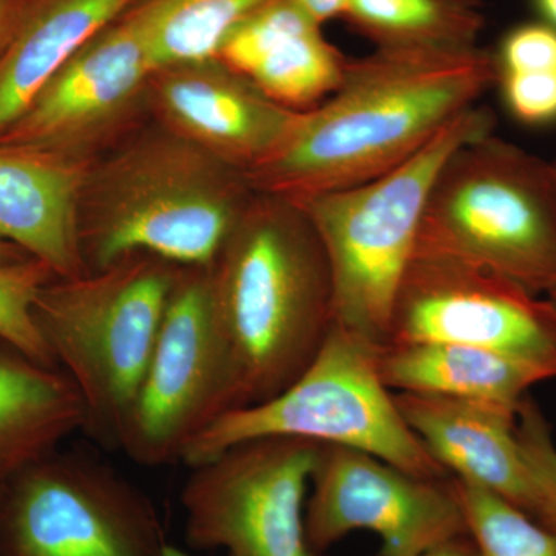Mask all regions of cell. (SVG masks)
I'll use <instances>...</instances> for the list:
<instances>
[{
    "label": "cell",
    "instance_id": "1",
    "mask_svg": "<svg viewBox=\"0 0 556 556\" xmlns=\"http://www.w3.org/2000/svg\"><path fill=\"white\" fill-rule=\"evenodd\" d=\"M496 54L376 49L348 60L338 90L300 112L265 163L247 174L260 193L299 200L396 169L497 86Z\"/></svg>",
    "mask_w": 556,
    "mask_h": 556
},
{
    "label": "cell",
    "instance_id": "2",
    "mask_svg": "<svg viewBox=\"0 0 556 556\" xmlns=\"http://www.w3.org/2000/svg\"><path fill=\"white\" fill-rule=\"evenodd\" d=\"M208 278L219 351L215 420L278 396L303 375L334 325V289L327 252L305 212L260 192L208 266Z\"/></svg>",
    "mask_w": 556,
    "mask_h": 556
},
{
    "label": "cell",
    "instance_id": "3",
    "mask_svg": "<svg viewBox=\"0 0 556 556\" xmlns=\"http://www.w3.org/2000/svg\"><path fill=\"white\" fill-rule=\"evenodd\" d=\"M255 190L247 175L166 129L91 167L80 201L87 273L134 254L208 268Z\"/></svg>",
    "mask_w": 556,
    "mask_h": 556
},
{
    "label": "cell",
    "instance_id": "4",
    "mask_svg": "<svg viewBox=\"0 0 556 556\" xmlns=\"http://www.w3.org/2000/svg\"><path fill=\"white\" fill-rule=\"evenodd\" d=\"M182 266L134 254L80 277H54L33 303L40 338L78 390L83 433L119 450Z\"/></svg>",
    "mask_w": 556,
    "mask_h": 556
},
{
    "label": "cell",
    "instance_id": "5",
    "mask_svg": "<svg viewBox=\"0 0 556 556\" xmlns=\"http://www.w3.org/2000/svg\"><path fill=\"white\" fill-rule=\"evenodd\" d=\"M496 116L473 105L396 169L334 192L292 200L327 252L336 324L383 345L391 308L412 262L428 197L445 161L485 135Z\"/></svg>",
    "mask_w": 556,
    "mask_h": 556
},
{
    "label": "cell",
    "instance_id": "6",
    "mask_svg": "<svg viewBox=\"0 0 556 556\" xmlns=\"http://www.w3.org/2000/svg\"><path fill=\"white\" fill-rule=\"evenodd\" d=\"M416 251L473 263L535 294L556 287V182L551 161L485 135L434 179Z\"/></svg>",
    "mask_w": 556,
    "mask_h": 556
},
{
    "label": "cell",
    "instance_id": "7",
    "mask_svg": "<svg viewBox=\"0 0 556 556\" xmlns=\"http://www.w3.org/2000/svg\"><path fill=\"white\" fill-rule=\"evenodd\" d=\"M379 346L334 321L292 386L263 404L217 417L190 441L182 463L193 467L240 442L287 437L362 450L416 477L448 479L380 378Z\"/></svg>",
    "mask_w": 556,
    "mask_h": 556
},
{
    "label": "cell",
    "instance_id": "8",
    "mask_svg": "<svg viewBox=\"0 0 556 556\" xmlns=\"http://www.w3.org/2000/svg\"><path fill=\"white\" fill-rule=\"evenodd\" d=\"M155 504L86 452L56 450L0 484V556H164Z\"/></svg>",
    "mask_w": 556,
    "mask_h": 556
},
{
    "label": "cell",
    "instance_id": "9",
    "mask_svg": "<svg viewBox=\"0 0 556 556\" xmlns=\"http://www.w3.org/2000/svg\"><path fill=\"white\" fill-rule=\"evenodd\" d=\"M318 445L251 439L190 467L179 495L189 546L226 556H320L305 530Z\"/></svg>",
    "mask_w": 556,
    "mask_h": 556
},
{
    "label": "cell",
    "instance_id": "10",
    "mask_svg": "<svg viewBox=\"0 0 556 556\" xmlns=\"http://www.w3.org/2000/svg\"><path fill=\"white\" fill-rule=\"evenodd\" d=\"M413 343L484 346L556 367V306L493 270L415 251L383 345Z\"/></svg>",
    "mask_w": 556,
    "mask_h": 556
},
{
    "label": "cell",
    "instance_id": "11",
    "mask_svg": "<svg viewBox=\"0 0 556 556\" xmlns=\"http://www.w3.org/2000/svg\"><path fill=\"white\" fill-rule=\"evenodd\" d=\"M450 478L416 477L362 450L320 444L305 507L309 546L321 555L368 530L379 536L380 556H416L470 535Z\"/></svg>",
    "mask_w": 556,
    "mask_h": 556
},
{
    "label": "cell",
    "instance_id": "12",
    "mask_svg": "<svg viewBox=\"0 0 556 556\" xmlns=\"http://www.w3.org/2000/svg\"><path fill=\"white\" fill-rule=\"evenodd\" d=\"M219 351L208 268H182L119 450L141 466L178 463L214 420Z\"/></svg>",
    "mask_w": 556,
    "mask_h": 556
},
{
    "label": "cell",
    "instance_id": "13",
    "mask_svg": "<svg viewBox=\"0 0 556 556\" xmlns=\"http://www.w3.org/2000/svg\"><path fill=\"white\" fill-rule=\"evenodd\" d=\"M153 75L141 28L127 10L51 75L0 142L87 160L129 118Z\"/></svg>",
    "mask_w": 556,
    "mask_h": 556
},
{
    "label": "cell",
    "instance_id": "14",
    "mask_svg": "<svg viewBox=\"0 0 556 556\" xmlns=\"http://www.w3.org/2000/svg\"><path fill=\"white\" fill-rule=\"evenodd\" d=\"M149 90L166 129L244 175L276 152L300 113L219 60L161 70Z\"/></svg>",
    "mask_w": 556,
    "mask_h": 556
},
{
    "label": "cell",
    "instance_id": "15",
    "mask_svg": "<svg viewBox=\"0 0 556 556\" xmlns=\"http://www.w3.org/2000/svg\"><path fill=\"white\" fill-rule=\"evenodd\" d=\"M394 402L453 478L489 490L535 519L536 486L519 445L518 413L427 393H394Z\"/></svg>",
    "mask_w": 556,
    "mask_h": 556
},
{
    "label": "cell",
    "instance_id": "16",
    "mask_svg": "<svg viewBox=\"0 0 556 556\" xmlns=\"http://www.w3.org/2000/svg\"><path fill=\"white\" fill-rule=\"evenodd\" d=\"M90 169L89 160L0 142V239L56 277L87 274L79 215Z\"/></svg>",
    "mask_w": 556,
    "mask_h": 556
},
{
    "label": "cell",
    "instance_id": "17",
    "mask_svg": "<svg viewBox=\"0 0 556 556\" xmlns=\"http://www.w3.org/2000/svg\"><path fill=\"white\" fill-rule=\"evenodd\" d=\"M217 60L295 112L331 97L348 61L292 0H268L252 11L225 40Z\"/></svg>",
    "mask_w": 556,
    "mask_h": 556
},
{
    "label": "cell",
    "instance_id": "18",
    "mask_svg": "<svg viewBox=\"0 0 556 556\" xmlns=\"http://www.w3.org/2000/svg\"><path fill=\"white\" fill-rule=\"evenodd\" d=\"M378 365L393 393L439 394L510 413L538 383L556 379L555 365L459 343L380 345Z\"/></svg>",
    "mask_w": 556,
    "mask_h": 556
},
{
    "label": "cell",
    "instance_id": "19",
    "mask_svg": "<svg viewBox=\"0 0 556 556\" xmlns=\"http://www.w3.org/2000/svg\"><path fill=\"white\" fill-rule=\"evenodd\" d=\"M83 426V402L68 376L0 338V484Z\"/></svg>",
    "mask_w": 556,
    "mask_h": 556
},
{
    "label": "cell",
    "instance_id": "20",
    "mask_svg": "<svg viewBox=\"0 0 556 556\" xmlns=\"http://www.w3.org/2000/svg\"><path fill=\"white\" fill-rule=\"evenodd\" d=\"M135 0H30L0 54V135L40 87L89 40L118 21Z\"/></svg>",
    "mask_w": 556,
    "mask_h": 556
},
{
    "label": "cell",
    "instance_id": "21",
    "mask_svg": "<svg viewBox=\"0 0 556 556\" xmlns=\"http://www.w3.org/2000/svg\"><path fill=\"white\" fill-rule=\"evenodd\" d=\"M343 17L376 49H473L484 27L482 0H348Z\"/></svg>",
    "mask_w": 556,
    "mask_h": 556
},
{
    "label": "cell",
    "instance_id": "22",
    "mask_svg": "<svg viewBox=\"0 0 556 556\" xmlns=\"http://www.w3.org/2000/svg\"><path fill=\"white\" fill-rule=\"evenodd\" d=\"M268 0H139L129 7L153 72L217 60L233 28Z\"/></svg>",
    "mask_w": 556,
    "mask_h": 556
},
{
    "label": "cell",
    "instance_id": "23",
    "mask_svg": "<svg viewBox=\"0 0 556 556\" xmlns=\"http://www.w3.org/2000/svg\"><path fill=\"white\" fill-rule=\"evenodd\" d=\"M479 556H556V533L481 486L450 478Z\"/></svg>",
    "mask_w": 556,
    "mask_h": 556
},
{
    "label": "cell",
    "instance_id": "24",
    "mask_svg": "<svg viewBox=\"0 0 556 556\" xmlns=\"http://www.w3.org/2000/svg\"><path fill=\"white\" fill-rule=\"evenodd\" d=\"M54 277L53 270L36 258L0 265V338L49 367L58 365L40 338L31 309L40 288Z\"/></svg>",
    "mask_w": 556,
    "mask_h": 556
},
{
    "label": "cell",
    "instance_id": "25",
    "mask_svg": "<svg viewBox=\"0 0 556 556\" xmlns=\"http://www.w3.org/2000/svg\"><path fill=\"white\" fill-rule=\"evenodd\" d=\"M517 434L536 486L535 521L556 533V445L546 417L530 394L519 407Z\"/></svg>",
    "mask_w": 556,
    "mask_h": 556
},
{
    "label": "cell",
    "instance_id": "26",
    "mask_svg": "<svg viewBox=\"0 0 556 556\" xmlns=\"http://www.w3.org/2000/svg\"><path fill=\"white\" fill-rule=\"evenodd\" d=\"M508 110L521 123L538 126L556 121V70L500 73Z\"/></svg>",
    "mask_w": 556,
    "mask_h": 556
},
{
    "label": "cell",
    "instance_id": "27",
    "mask_svg": "<svg viewBox=\"0 0 556 556\" xmlns=\"http://www.w3.org/2000/svg\"><path fill=\"white\" fill-rule=\"evenodd\" d=\"M496 60L500 73L556 70V28L546 24L521 25L508 33Z\"/></svg>",
    "mask_w": 556,
    "mask_h": 556
},
{
    "label": "cell",
    "instance_id": "28",
    "mask_svg": "<svg viewBox=\"0 0 556 556\" xmlns=\"http://www.w3.org/2000/svg\"><path fill=\"white\" fill-rule=\"evenodd\" d=\"M30 0H0V54L20 27Z\"/></svg>",
    "mask_w": 556,
    "mask_h": 556
},
{
    "label": "cell",
    "instance_id": "29",
    "mask_svg": "<svg viewBox=\"0 0 556 556\" xmlns=\"http://www.w3.org/2000/svg\"><path fill=\"white\" fill-rule=\"evenodd\" d=\"M318 24L343 17L348 0H292Z\"/></svg>",
    "mask_w": 556,
    "mask_h": 556
},
{
    "label": "cell",
    "instance_id": "30",
    "mask_svg": "<svg viewBox=\"0 0 556 556\" xmlns=\"http://www.w3.org/2000/svg\"><path fill=\"white\" fill-rule=\"evenodd\" d=\"M416 556H479L477 544L470 535H460L427 548Z\"/></svg>",
    "mask_w": 556,
    "mask_h": 556
},
{
    "label": "cell",
    "instance_id": "31",
    "mask_svg": "<svg viewBox=\"0 0 556 556\" xmlns=\"http://www.w3.org/2000/svg\"><path fill=\"white\" fill-rule=\"evenodd\" d=\"M27 258L33 257L10 241L0 239V265H11V263L24 262Z\"/></svg>",
    "mask_w": 556,
    "mask_h": 556
},
{
    "label": "cell",
    "instance_id": "32",
    "mask_svg": "<svg viewBox=\"0 0 556 556\" xmlns=\"http://www.w3.org/2000/svg\"><path fill=\"white\" fill-rule=\"evenodd\" d=\"M543 16L556 28V0H535Z\"/></svg>",
    "mask_w": 556,
    "mask_h": 556
},
{
    "label": "cell",
    "instance_id": "33",
    "mask_svg": "<svg viewBox=\"0 0 556 556\" xmlns=\"http://www.w3.org/2000/svg\"><path fill=\"white\" fill-rule=\"evenodd\" d=\"M164 556H190L189 554H186V552H182L181 548L175 547V546H167L166 554Z\"/></svg>",
    "mask_w": 556,
    "mask_h": 556
},
{
    "label": "cell",
    "instance_id": "34",
    "mask_svg": "<svg viewBox=\"0 0 556 556\" xmlns=\"http://www.w3.org/2000/svg\"><path fill=\"white\" fill-rule=\"evenodd\" d=\"M546 298L548 300H551L552 303H554V305L556 306V287L554 289H552L551 292H548V294L546 295Z\"/></svg>",
    "mask_w": 556,
    "mask_h": 556
},
{
    "label": "cell",
    "instance_id": "35",
    "mask_svg": "<svg viewBox=\"0 0 556 556\" xmlns=\"http://www.w3.org/2000/svg\"><path fill=\"white\" fill-rule=\"evenodd\" d=\"M551 166H552V172H554V178H555V182H556V160L551 161Z\"/></svg>",
    "mask_w": 556,
    "mask_h": 556
}]
</instances>
